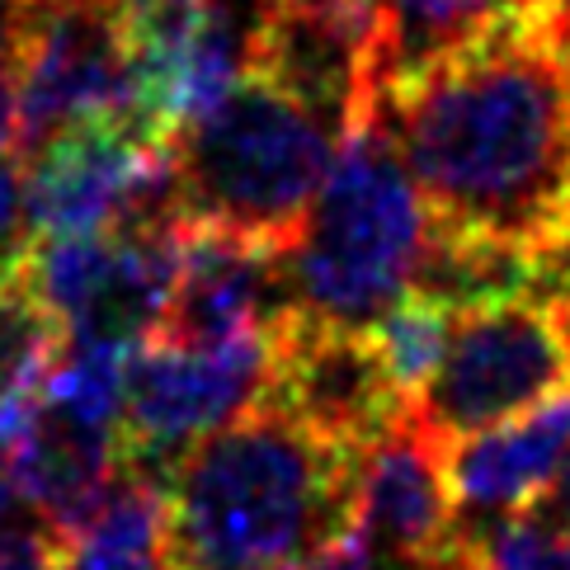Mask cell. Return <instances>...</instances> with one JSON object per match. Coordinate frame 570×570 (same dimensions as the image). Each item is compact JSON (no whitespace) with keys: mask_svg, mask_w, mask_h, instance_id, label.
Returning <instances> with one entry per match:
<instances>
[{"mask_svg":"<svg viewBox=\"0 0 570 570\" xmlns=\"http://www.w3.org/2000/svg\"><path fill=\"white\" fill-rule=\"evenodd\" d=\"M269 6H283V0H259V10H269Z\"/></svg>","mask_w":570,"mask_h":570,"instance_id":"ffe728a7","label":"cell"},{"mask_svg":"<svg viewBox=\"0 0 570 570\" xmlns=\"http://www.w3.org/2000/svg\"><path fill=\"white\" fill-rule=\"evenodd\" d=\"M269 377L274 331L213 350H179L156 340L141 344L128 358L124 462L170 481L175 462L194 443L227 430L269 396Z\"/></svg>","mask_w":570,"mask_h":570,"instance_id":"ba28073f","label":"cell"},{"mask_svg":"<svg viewBox=\"0 0 570 570\" xmlns=\"http://www.w3.org/2000/svg\"><path fill=\"white\" fill-rule=\"evenodd\" d=\"M570 392V340L542 293L453 316L443 358L411 401L415 424L443 448L476 439Z\"/></svg>","mask_w":570,"mask_h":570,"instance_id":"8992f818","label":"cell"},{"mask_svg":"<svg viewBox=\"0 0 570 570\" xmlns=\"http://www.w3.org/2000/svg\"><path fill=\"white\" fill-rule=\"evenodd\" d=\"M430 232L552 264L570 250V6L519 0L386 90Z\"/></svg>","mask_w":570,"mask_h":570,"instance_id":"6da1fadb","label":"cell"},{"mask_svg":"<svg viewBox=\"0 0 570 570\" xmlns=\"http://www.w3.org/2000/svg\"><path fill=\"white\" fill-rule=\"evenodd\" d=\"M570 453V392L495 424L476 439L448 448V485H453L458 528L481 538L519 519L533 504Z\"/></svg>","mask_w":570,"mask_h":570,"instance_id":"7c38bea8","label":"cell"},{"mask_svg":"<svg viewBox=\"0 0 570 570\" xmlns=\"http://www.w3.org/2000/svg\"><path fill=\"white\" fill-rule=\"evenodd\" d=\"M264 401L354 458L411 415L368 331L316 321L302 307L274 325V377Z\"/></svg>","mask_w":570,"mask_h":570,"instance_id":"9c48e42d","label":"cell"},{"mask_svg":"<svg viewBox=\"0 0 570 570\" xmlns=\"http://www.w3.org/2000/svg\"><path fill=\"white\" fill-rule=\"evenodd\" d=\"M278 570H373V557H368V547H363V538L350 533V538L325 542V547H316V552L278 566Z\"/></svg>","mask_w":570,"mask_h":570,"instance_id":"ac0fdd59","label":"cell"},{"mask_svg":"<svg viewBox=\"0 0 570 570\" xmlns=\"http://www.w3.org/2000/svg\"><path fill=\"white\" fill-rule=\"evenodd\" d=\"M57 570H175V561H170V552H99V547L62 542V561H57Z\"/></svg>","mask_w":570,"mask_h":570,"instance_id":"2e32d148","label":"cell"},{"mask_svg":"<svg viewBox=\"0 0 570 570\" xmlns=\"http://www.w3.org/2000/svg\"><path fill=\"white\" fill-rule=\"evenodd\" d=\"M179 208L170 141L132 114L57 132L24 166L29 240L99 236Z\"/></svg>","mask_w":570,"mask_h":570,"instance_id":"52a82bcc","label":"cell"},{"mask_svg":"<svg viewBox=\"0 0 570 570\" xmlns=\"http://www.w3.org/2000/svg\"><path fill=\"white\" fill-rule=\"evenodd\" d=\"M170 156L179 217L293 255L331 175L335 132L259 76H246L213 118L175 137Z\"/></svg>","mask_w":570,"mask_h":570,"instance_id":"277c9868","label":"cell"},{"mask_svg":"<svg viewBox=\"0 0 570 570\" xmlns=\"http://www.w3.org/2000/svg\"><path fill=\"white\" fill-rule=\"evenodd\" d=\"M354 533L373 570H443L466 547L448 485V448L424 434L415 415L358 458Z\"/></svg>","mask_w":570,"mask_h":570,"instance_id":"8fae6325","label":"cell"},{"mask_svg":"<svg viewBox=\"0 0 570 570\" xmlns=\"http://www.w3.org/2000/svg\"><path fill=\"white\" fill-rule=\"evenodd\" d=\"M57 561H62V542L48 523L0 528V570H57Z\"/></svg>","mask_w":570,"mask_h":570,"instance_id":"9a60e30c","label":"cell"},{"mask_svg":"<svg viewBox=\"0 0 570 570\" xmlns=\"http://www.w3.org/2000/svg\"><path fill=\"white\" fill-rule=\"evenodd\" d=\"M528 523H538L547 538H570V453L557 466V476L547 481V491L523 509Z\"/></svg>","mask_w":570,"mask_h":570,"instance_id":"e0dca14e","label":"cell"},{"mask_svg":"<svg viewBox=\"0 0 570 570\" xmlns=\"http://www.w3.org/2000/svg\"><path fill=\"white\" fill-rule=\"evenodd\" d=\"M453 316L458 312L443 307L439 297L411 288L368 325L386 373H392L396 392L405 401H415L424 392V382L434 377L439 358H443V344H448V331H453Z\"/></svg>","mask_w":570,"mask_h":570,"instance_id":"5bb4252c","label":"cell"},{"mask_svg":"<svg viewBox=\"0 0 570 570\" xmlns=\"http://www.w3.org/2000/svg\"><path fill=\"white\" fill-rule=\"evenodd\" d=\"M62 350L67 331L48 312V302L33 293L24 255H6L0 259V396L38 392Z\"/></svg>","mask_w":570,"mask_h":570,"instance_id":"4fadbf2b","label":"cell"},{"mask_svg":"<svg viewBox=\"0 0 570 570\" xmlns=\"http://www.w3.org/2000/svg\"><path fill=\"white\" fill-rule=\"evenodd\" d=\"M293 307L297 302L283 250L179 217V269L156 344L213 350V344L269 335Z\"/></svg>","mask_w":570,"mask_h":570,"instance_id":"30bf717a","label":"cell"},{"mask_svg":"<svg viewBox=\"0 0 570 570\" xmlns=\"http://www.w3.org/2000/svg\"><path fill=\"white\" fill-rule=\"evenodd\" d=\"M430 213L386 118L340 137L316 208L288 255L293 302L316 321L368 331L420 283Z\"/></svg>","mask_w":570,"mask_h":570,"instance_id":"3957f363","label":"cell"},{"mask_svg":"<svg viewBox=\"0 0 570 570\" xmlns=\"http://www.w3.org/2000/svg\"><path fill=\"white\" fill-rule=\"evenodd\" d=\"M358 458L259 401L175 462V570H278L354 533Z\"/></svg>","mask_w":570,"mask_h":570,"instance_id":"7a4b0ae2","label":"cell"},{"mask_svg":"<svg viewBox=\"0 0 570 570\" xmlns=\"http://www.w3.org/2000/svg\"><path fill=\"white\" fill-rule=\"evenodd\" d=\"M0 52L24 166L76 124L118 114L141 118L118 0H10Z\"/></svg>","mask_w":570,"mask_h":570,"instance_id":"5b68a950","label":"cell"},{"mask_svg":"<svg viewBox=\"0 0 570 570\" xmlns=\"http://www.w3.org/2000/svg\"><path fill=\"white\" fill-rule=\"evenodd\" d=\"M566 6H570V0H566Z\"/></svg>","mask_w":570,"mask_h":570,"instance_id":"44dd1931","label":"cell"},{"mask_svg":"<svg viewBox=\"0 0 570 570\" xmlns=\"http://www.w3.org/2000/svg\"><path fill=\"white\" fill-rule=\"evenodd\" d=\"M10 509H14V485L6 476V462H0V523L10 519Z\"/></svg>","mask_w":570,"mask_h":570,"instance_id":"d6986e66","label":"cell"}]
</instances>
